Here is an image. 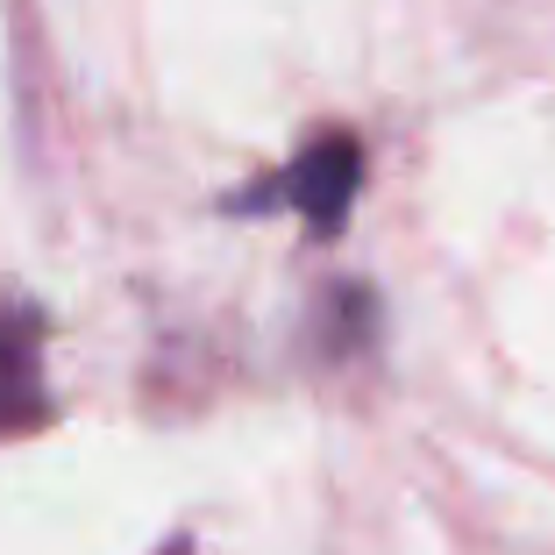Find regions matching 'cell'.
I'll list each match as a JSON object with an SVG mask.
<instances>
[{
	"mask_svg": "<svg viewBox=\"0 0 555 555\" xmlns=\"http://www.w3.org/2000/svg\"><path fill=\"white\" fill-rule=\"evenodd\" d=\"M357 179H363V150H357V135L335 129V135H321V143L299 150V164H285V179L243 193V207L278 199V207H293L313 235H343L349 199H357Z\"/></svg>",
	"mask_w": 555,
	"mask_h": 555,
	"instance_id": "1",
	"label": "cell"
},
{
	"mask_svg": "<svg viewBox=\"0 0 555 555\" xmlns=\"http://www.w3.org/2000/svg\"><path fill=\"white\" fill-rule=\"evenodd\" d=\"M43 413V321L29 307H0V435H29Z\"/></svg>",
	"mask_w": 555,
	"mask_h": 555,
	"instance_id": "2",
	"label": "cell"
}]
</instances>
